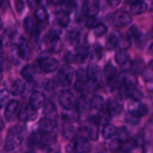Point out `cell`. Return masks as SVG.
Here are the masks:
<instances>
[{
	"mask_svg": "<svg viewBox=\"0 0 153 153\" xmlns=\"http://www.w3.org/2000/svg\"><path fill=\"white\" fill-rule=\"evenodd\" d=\"M24 137V129L19 126L13 127L7 132L4 142V149L12 151L22 143Z\"/></svg>",
	"mask_w": 153,
	"mask_h": 153,
	"instance_id": "6da1fadb",
	"label": "cell"
},
{
	"mask_svg": "<svg viewBox=\"0 0 153 153\" xmlns=\"http://www.w3.org/2000/svg\"><path fill=\"white\" fill-rule=\"evenodd\" d=\"M87 76L89 82V89L91 91H95L101 85L102 78L100 67L94 64H90L87 70Z\"/></svg>",
	"mask_w": 153,
	"mask_h": 153,
	"instance_id": "7a4b0ae2",
	"label": "cell"
},
{
	"mask_svg": "<svg viewBox=\"0 0 153 153\" xmlns=\"http://www.w3.org/2000/svg\"><path fill=\"white\" fill-rule=\"evenodd\" d=\"M73 79V70L68 65L61 67L55 78V83L61 86H69Z\"/></svg>",
	"mask_w": 153,
	"mask_h": 153,
	"instance_id": "3957f363",
	"label": "cell"
},
{
	"mask_svg": "<svg viewBox=\"0 0 153 153\" xmlns=\"http://www.w3.org/2000/svg\"><path fill=\"white\" fill-rule=\"evenodd\" d=\"M128 111L133 117L141 118L147 114L148 108L140 100H131L128 104Z\"/></svg>",
	"mask_w": 153,
	"mask_h": 153,
	"instance_id": "277c9868",
	"label": "cell"
},
{
	"mask_svg": "<svg viewBox=\"0 0 153 153\" xmlns=\"http://www.w3.org/2000/svg\"><path fill=\"white\" fill-rule=\"evenodd\" d=\"M136 85L135 77L128 72H125L120 75L117 80V87L123 93L131 87Z\"/></svg>",
	"mask_w": 153,
	"mask_h": 153,
	"instance_id": "5b68a950",
	"label": "cell"
},
{
	"mask_svg": "<svg viewBox=\"0 0 153 153\" xmlns=\"http://www.w3.org/2000/svg\"><path fill=\"white\" fill-rule=\"evenodd\" d=\"M132 21L131 15L124 10H117L112 16V22L116 27L123 28L131 24Z\"/></svg>",
	"mask_w": 153,
	"mask_h": 153,
	"instance_id": "8992f818",
	"label": "cell"
},
{
	"mask_svg": "<svg viewBox=\"0 0 153 153\" xmlns=\"http://www.w3.org/2000/svg\"><path fill=\"white\" fill-rule=\"evenodd\" d=\"M38 63L41 70L46 73L55 71L59 67V62L56 59L50 57L42 58L39 60Z\"/></svg>",
	"mask_w": 153,
	"mask_h": 153,
	"instance_id": "52a82bcc",
	"label": "cell"
},
{
	"mask_svg": "<svg viewBox=\"0 0 153 153\" xmlns=\"http://www.w3.org/2000/svg\"><path fill=\"white\" fill-rule=\"evenodd\" d=\"M104 76L107 80L109 87L114 89L117 88V70L114 66L108 64L104 69Z\"/></svg>",
	"mask_w": 153,
	"mask_h": 153,
	"instance_id": "ba28073f",
	"label": "cell"
},
{
	"mask_svg": "<svg viewBox=\"0 0 153 153\" xmlns=\"http://www.w3.org/2000/svg\"><path fill=\"white\" fill-rule=\"evenodd\" d=\"M37 110L32 108L30 105H27L26 104H23L21 106L20 109L18 113L19 120L22 122H25L28 120H33L37 117Z\"/></svg>",
	"mask_w": 153,
	"mask_h": 153,
	"instance_id": "9c48e42d",
	"label": "cell"
},
{
	"mask_svg": "<svg viewBox=\"0 0 153 153\" xmlns=\"http://www.w3.org/2000/svg\"><path fill=\"white\" fill-rule=\"evenodd\" d=\"M17 49L20 58L24 61H28L31 58V49L28 40L24 37L19 39L17 44Z\"/></svg>",
	"mask_w": 153,
	"mask_h": 153,
	"instance_id": "30bf717a",
	"label": "cell"
},
{
	"mask_svg": "<svg viewBox=\"0 0 153 153\" xmlns=\"http://www.w3.org/2000/svg\"><path fill=\"white\" fill-rule=\"evenodd\" d=\"M58 102L64 109L73 108L75 105L74 96L70 91H63L58 97Z\"/></svg>",
	"mask_w": 153,
	"mask_h": 153,
	"instance_id": "8fae6325",
	"label": "cell"
},
{
	"mask_svg": "<svg viewBox=\"0 0 153 153\" xmlns=\"http://www.w3.org/2000/svg\"><path fill=\"white\" fill-rule=\"evenodd\" d=\"M19 113V102L16 100H11L6 105L4 110V117L8 122H12L16 119Z\"/></svg>",
	"mask_w": 153,
	"mask_h": 153,
	"instance_id": "7c38bea8",
	"label": "cell"
},
{
	"mask_svg": "<svg viewBox=\"0 0 153 153\" xmlns=\"http://www.w3.org/2000/svg\"><path fill=\"white\" fill-rule=\"evenodd\" d=\"M45 101H46V97L43 93L40 91H34L30 96L28 103L32 108L38 110L44 105Z\"/></svg>",
	"mask_w": 153,
	"mask_h": 153,
	"instance_id": "4fadbf2b",
	"label": "cell"
},
{
	"mask_svg": "<svg viewBox=\"0 0 153 153\" xmlns=\"http://www.w3.org/2000/svg\"><path fill=\"white\" fill-rule=\"evenodd\" d=\"M123 110V104L119 99H111L108 102L107 111L111 117H117L120 114Z\"/></svg>",
	"mask_w": 153,
	"mask_h": 153,
	"instance_id": "5bb4252c",
	"label": "cell"
},
{
	"mask_svg": "<svg viewBox=\"0 0 153 153\" xmlns=\"http://www.w3.org/2000/svg\"><path fill=\"white\" fill-rule=\"evenodd\" d=\"M127 35H128V38L130 43H133V44L134 43L136 45L142 43L143 37H144L143 32L139 29L138 27L135 26V25H133L128 29Z\"/></svg>",
	"mask_w": 153,
	"mask_h": 153,
	"instance_id": "9a60e30c",
	"label": "cell"
},
{
	"mask_svg": "<svg viewBox=\"0 0 153 153\" xmlns=\"http://www.w3.org/2000/svg\"><path fill=\"white\" fill-rule=\"evenodd\" d=\"M88 76L87 72L84 69H79L76 72V81L75 83V89L78 92H82L86 86Z\"/></svg>",
	"mask_w": 153,
	"mask_h": 153,
	"instance_id": "2e32d148",
	"label": "cell"
},
{
	"mask_svg": "<svg viewBox=\"0 0 153 153\" xmlns=\"http://www.w3.org/2000/svg\"><path fill=\"white\" fill-rule=\"evenodd\" d=\"M47 43L51 51L54 52H59L63 49V42L58 35L50 33L47 37Z\"/></svg>",
	"mask_w": 153,
	"mask_h": 153,
	"instance_id": "e0dca14e",
	"label": "cell"
},
{
	"mask_svg": "<svg viewBox=\"0 0 153 153\" xmlns=\"http://www.w3.org/2000/svg\"><path fill=\"white\" fill-rule=\"evenodd\" d=\"M21 74L25 81L28 82H32L37 75V68L34 64H28L22 68Z\"/></svg>",
	"mask_w": 153,
	"mask_h": 153,
	"instance_id": "ac0fdd59",
	"label": "cell"
},
{
	"mask_svg": "<svg viewBox=\"0 0 153 153\" xmlns=\"http://www.w3.org/2000/svg\"><path fill=\"white\" fill-rule=\"evenodd\" d=\"M91 150V143L85 137H80L74 143V151L77 152H88Z\"/></svg>",
	"mask_w": 153,
	"mask_h": 153,
	"instance_id": "d6986e66",
	"label": "cell"
},
{
	"mask_svg": "<svg viewBox=\"0 0 153 153\" xmlns=\"http://www.w3.org/2000/svg\"><path fill=\"white\" fill-rule=\"evenodd\" d=\"M111 119V116L108 111H102L101 110V111H100L97 114L91 118V120L97 123L100 126H105L108 123Z\"/></svg>",
	"mask_w": 153,
	"mask_h": 153,
	"instance_id": "ffe728a7",
	"label": "cell"
},
{
	"mask_svg": "<svg viewBox=\"0 0 153 153\" xmlns=\"http://www.w3.org/2000/svg\"><path fill=\"white\" fill-rule=\"evenodd\" d=\"M84 12L88 15L89 17H96L100 11V4L97 0L91 1V2L85 3L83 7Z\"/></svg>",
	"mask_w": 153,
	"mask_h": 153,
	"instance_id": "44dd1931",
	"label": "cell"
},
{
	"mask_svg": "<svg viewBox=\"0 0 153 153\" xmlns=\"http://www.w3.org/2000/svg\"><path fill=\"white\" fill-rule=\"evenodd\" d=\"M54 129V121L47 117L42 118L39 123V130L41 134H50Z\"/></svg>",
	"mask_w": 153,
	"mask_h": 153,
	"instance_id": "7402d4cb",
	"label": "cell"
},
{
	"mask_svg": "<svg viewBox=\"0 0 153 153\" xmlns=\"http://www.w3.org/2000/svg\"><path fill=\"white\" fill-rule=\"evenodd\" d=\"M43 114H44L46 117L52 120V121H55V120L58 117L57 108L55 107V104L52 102H48L45 105L44 109H43Z\"/></svg>",
	"mask_w": 153,
	"mask_h": 153,
	"instance_id": "603a6c76",
	"label": "cell"
},
{
	"mask_svg": "<svg viewBox=\"0 0 153 153\" xmlns=\"http://www.w3.org/2000/svg\"><path fill=\"white\" fill-rule=\"evenodd\" d=\"M81 33L76 30H71L69 31L66 34L65 39L67 43L71 46H78L81 41Z\"/></svg>",
	"mask_w": 153,
	"mask_h": 153,
	"instance_id": "cb8c5ba5",
	"label": "cell"
},
{
	"mask_svg": "<svg viewBox=\"0 0 153 153\" xmlns=\"http://www.w3.org/2000/svg\"><path fill=\"white\" fill-rule=\"evenodd\" d=\"M39 21L36 18L28 16L25 19V25L27 31L31 34H37L39 31Z\"/></svg>",
	"mask_w": 153,
	"mask_h": 153,
	"instance_id": "d4e9b609",
	"label": "cell"
},
{
	"mask_svg": "<svg viewBox=\"0 0 153 153\" xmlns=\"http://www.w3.org/2000/svg\"><path fill=\"white\" fill-rule=\"evenodd\" d=\"M26 85L20 79L14 81L10 86V94L13 96H19L25 91Z\"/></svg>",
	"mask_w": 153,
	"mask_h": 153,
	"instance_id": "484cf974",
	"label": "cell"
},
{
	"mask_svg": "<svg viewBox=\"0 0 153 153\" xmlns=\"http://www.w3.org/2000/svg\"><path fill=\"white\" fill-rule=\"evenodd\" d=\"M147 10V5L143 1H136L132 3L130 7V11L133 15H139L144 13Z\"/></svg>",
	"mask_w": 153,
	"mask_h": 153,
	"instance_id": "4316f807",
	"label": "cell"
},
{
	"mask_svg": "<svg viewBox=\"0 0 153 153\" xmlns=\"http://www.w3.org/2000/svg\"><path fill=\"white\" fill-rule=\"evenodd\" d=\"M89 55V49L87 46H79L74 55V61L82 63L85 61Z\"/></svg>",
	"mask_w": 153,
	"mask_h": 153,
	"instance_id": "83f0119b",
	"label": "cell"
},
{
	"mask_svg": "<svg viewBox=\"0 0 153 153\" xmlns=\"http://www.w3.org/2000/svg\"><path fill=\"white\" fill-rule=\"evenodd\" d=\"M99 126L93 121L90 120V123L86 126L85 128L89 135L90 138L95 140H97L99 136Z\"/></svg>",
	"mask_w": 153,
	"mask_h": 153,
	"instance_id": "f1b7e54d",
	"label": "cell"
},
{
	"mask_svg": "<svg viewBox=\"0 0 153 153\" xmlns=\"http://www.w3.org/2000/svg\"><path fill=\"white\" fill-rule=\"evenodd\" d=\"M122 38L117 34H112L108 39L106 46L108 49H114L118 48L121 44Z\"/></svg>",
	"mask_w": 153,
	"mask_h": 153,
	"instance_id": "f546056e",
	"label": "cell"
},
{
	"mask_svg": "<svg viewBox=\"0 0 153 153\" xmlns=\"http://www.w3.org/2000/svg\"><path fill=\"white\" fill-rule=\"evenodd\" d=\"M77 8V3L75 0H65L61 4V11L70 14Z\"/></svg>",
	"mask_w": 153,
	"mask_h": 153,
	"instance_id": "4dcf8cb0",
	"label": "cell"
},
{
	"mask_svg": "<svg viewBox=\"0 0 153 153\" xmlns=\"http://www.w3.org/2000/svg\"><path fill=\"white\" fill-rule=\"evenodd\" d=\"M72 109H64V111L62 113V119L63 120L68 123L76 122L79 118L78 115V111H73Z\"/></svg>",
	"mask_w": 153,
	"mask_h": 153,
	"instance_id": "1f68e13d",
	"label": "cell"
},
{
	"mask_svg": "<svg viewBox=\"0 0 153 153\" xmlns=\"http://www.w3.org/2000/svg\"><path fill=\"white\" fill-rule=\"evenodd\" d=\"M76 110L81 113V112H85L90 107V102L88 101V98L85 96L79 97L76 102Z\"/></svg>",
	"mask_w": 153,
	"mask_h": 153,
	"instance_id": "d6a6232c",
	"label": "cell"
},
{
	"mask_svg": "<svg viewBox=\"0 0 153 153\" xmlns=\"http://www.w3.org/2000/svg\"><path fill=\"white\" fill-rule=\"evenodd\" d=\"M105 100L100 96H95L90 101V107L97 111L102 110L105 106Z\"/></svg>",
	"mask_w": 153,
	"mask_h": 153,
	"instance_id": "836d02e7",
	"label": "cell"
},
{
	"mask_svg": "<svg viewBox=\"0 0 153 153\" xmlns=\"http://www.w3.org/2000/svg\"><path fill=\"white\" fill-rule=\"evenodd\" d=\"M130 58V55L128 52L125 49H120L117 52L115 55V61L120 65H123L128 61Z\"/></svg>",
	"mask_w": 153,
	"mask_h": 153,
	"instance_id": "e575fe53",
	"label": "cell"
},
{
	"mask_svg": "<svg viewBox=\"0 0 153 153\" xmlns=\"http://www.w3.org/2000/svg\"><path fill=\"white\" fill-rule=\"evenodd\" d=\"M117 131V129L114 126L108 123L103 127L102 134V137L105 139H109L116 134Z\"/></svg>",
	"mask_w": 153,
	"mask_h": 153,
	"instance_id": "d590c367",
	"label": "cell"
},
{
	"mask_svg": "<svg viewBox=\"0 0 153 153\" xmlns=\"http://www.w3.org/2000/svg\"><path fill=\"white\" fill-rule=\"evenodd\" d=\"M137 145H138V143H137V140L128 139L123 143V144L121 145L120 149L123 152H131V151L134 150V149L137 148Z\"/></svg>",
	"mask_w": 153,
	"mask_h": 153,
	"instance_id": "8d00e7d4",
	"label": "cell"
},
{
	"mask_svg": "<svg viewBox=\"0 0 153 153\" xmlns=\"http://www.w3.org/2000/svg\"><path fill=\"white\" fill-rule=\"evenodd\" d=\"M70 14L60 11L56 14V21L58 25L61 27H66L70 22Z\"/></svg>",
	"mask_w": 153,
	"mask_h": 153,
	"instance_id": "74e56055",
	"label": "cell"
},
{
	"mask_svg": "<svg viewBox=\"0 0 153 153\" xmlns=\"http://www.w3.org/2000/svg\"><path fill=\"white\" fill-rule=\"evenodd\" d=\"M35 18L40 22H46L49 19V15H48L47 11L45 10L43 7H38L35 10Z\"/></svg>",
	"mask_w": 153,
	"mask_h": 153,
	"instance_id": "f35d334b",
	"label": "cell"
},
{
	"mask_svg": "<svg viewBox=\"0 0 153 153\" xmlns=\"http://www.w3.org/2000/svg\"><path fill=\"white\" fill-rule=\"evenodd\" d=\"M12 40L11 32H8L7 31H4L3 34L0 35V46L1 47H7L10 46Z\"/></svg>",
	"mask_w": 153,
	"mask_h": 153,
	"instance_id": "ab89813d",
	"label": "cell"
},
{
	"mask_svg": "<svg viewBox=\"0 0 153 153\" xmlns=\"http://www.w3.org/2000/svg\"><path fill=\"white\" fill-rule=\"evenodd\" d=\"M78 134V128L75 126H70L64 131V137L68 140H73Z\"/></svg>",
	"mask_w": 153,
	"mask_h": 153,
	"instance_id": "60d3db41",
	"label": "cell"
},
{
	"mask_svg": "<svg viewBox=\"0 0 153 153\" xmlns=\"http://www.w3.org/2000/svg\"><path fill=\"white\" fill-rule=\"evenodd\" d=\"M117 139L119 140L121 143H123L126 140H127L129 137V134L126 128L125 127H120L119 129L117 131Z\"/></svg>",
	"mask_w": 153,
	"mask_h": 153,
	"instance_id": "b9f144b4",
	"label": "cell"
},
{
	"mask_svg": "<svg viewBox=\"0 0 153 153\" xmlns=\"http://www.w3.org/2000/svg\"><path fill=\"white\" fill-rule=\"evenodd\" d=\"M9 97H10V93L7 90H0V109L3 108L7 104Z\"/></svg>",
	"mask_w": 153,
	"mask_h": 153,
	"instance_id": "7bdbcfd3",
	"label": "cell"
},
{
	"mask_svg": "<svg viewBox=\"0 0 153 153\" xmlns=\"http://www.w3.org/2000/svg\"><path fill=\"white\" fill-rule=\"evenodd\" d=\"M94 29V33H95L96 35L98 36V37H101V36L104 35V34H105L108 28L104 24L100 23L97 26H96Z\"/></svg>",
	"mask_w": 153,
	"mask_h": 153,
	"instance_id": "ee69618b",
	"label": "cell"
},
{
	"mask_svg": "<svg viewBox=\"0 0 153 153\" xmlns=\"http://www.w3.org/2000/svg\"><path fill=\"white\" fill-rule=\"evenodd\" d=\"M100 23V21H99L97 18L91 16V17H89V19L87 20L86 26L89 28H94Z\"/></svg>",
	"mask_w": 153,
	"mask_h": 153,
	"instance_id": "f6af8a7d",
	"label": "cell"
},
{
	"mask_svg": "<svg viewBox=\"0 0 153 153\" xmlns=\"http://www.w3.org/2000/svg\"><path fill=\"white\" fill-rule=\"evenodd\" d=\"M55 82L49 80V79H45L43 82V88L46 90V91H51L53 88H54L55 87L54 86V83Z\"/></svg>",
	"mask_w": 153,
	"mask_h": 153,
	"instance_id": "bcb514c9",
	"label": "cell"
},
{
	"mask_svg": "<svg viewBox=\"0 0 153 153\" xmlns=\"http://www.w3.org/2000/svg\"><path fill=\"white\" fill-rule=\"evenodd\" d=\"M121 142L119 140L116 139V140H113V141L111 142L110 143V149L111 151H117L118 149H120L121 147Z\"/></svg>",
	"mask_w": 153,
	"mask_h": 153,
	"instance_id": "7dc6e473",
	"label": "cell"
},
{
	"mask_svg": "<svg viewBox=\"0 0 153 153\" xmlns=\"http://www.w3.org/2000/svg\"><path fill=\"white\" fill-rule=\"evenodd\" d=\"M121 0H107V2L111 7H116L120 4Z\"/></svg>",
	"mask_w": 153,
	"mask_h": 153,
	"instance_id": "c3c4849f",
	"label": "cell"
},
{
	"mask_svg": "<svg viewBox=\"0 0 153 153\" xmlns=\"http://www.w3.org/2000/svg\"><path fill=\"white\" fill-rule=\"evenodd\" d=\"M4 52H3V49L1 48V46H0V66L4 64Z\"/></svg>",
	"mask_w": 153,
	"mask_h": 153,
	"instance_id": "681fc988",
	"label": "cell"
},
{
	"mask_svg": "<svg viewBox=\"0 0 153 153\" xmlns=\"http://www.w3.org/2000/svg\"><path fill=\"white\" fill-rule=\"evenodd\" d=\"M27 1H28V4H29L31 7H34V6L37 5L41 0H27Z\"/></svg>",
	"mask_w": 153,
	"mask_h": 153,
	"instance_id": "f907efd6",
	"label": "cell"
},
{
	"mask_svg": "<svg viewBox=\"0 0 153 153\" xmlns=\"http://www.w3.org/2000/svg\"><path fill=\"white\" fill-rule=\"evenodd\" d=\"M94 51L96 52V54H97V57H98V58L100 59V58L102 57V47H100V46H97L96 47V49L94 48Z\"/></svg>",
	"mask_w": 153,
	"mask_h": 153,
	"instance_id": "816d5d0a",
	"label": "cell"
},
{
	"mask_svg": "<svg viewBox=\"0 0 153 153\" xmlns=\"http://www.w3.org/2000/svg\"><path fill=\"white\" fill-rule=\"evenodd\" d=\"M64 1H65V0H51V2L53 4H55V5H58V4L61 5Z\"/></svg>",
	"mask_w": 153,
	"mask_h": 153,
	"instance_id": "f5cc1de1",
	"label": "cell"
},
{
	"mask_svg": "<svg viewBox=\"0 0 153 153\" xmlns=\"http://www.w3.org/2000/svg\"><path fill=\"white\" fill-rule=\"evenodd\" d=\"M4 122H3L2 119H1V116H0V131H1V130L4 128Z\"/></svg>",
	"mask_w": 153,
	"mask_h": 153,
	"instance_id": "db71d44e",
	"label": "cell"
},
{
	"mask_svg": "<svg viewBox=\"0 0 153 153\" xmlns=\"http://www.w3.org/2000/svg\"><path fill=\"white\" fill-rule=\"evenodd\" d=\"M149 53L151 54V55H153V43L150 45V46H149Z\"/></svg>",
	"mask_w": 153,
	"mask_h": 153,
	"instance_id": "11a10c76",
	"label": "cell"
},
{
	"mask_svg": "<svg viewBox=\"0 0 153 153\" xmlns=\"http://www.w3.org/2000/svg\"><path fill=\"white\" fill-rule=\"evenodd\" d=\"M126 2L130 3V4H132V3L136 2V1H142V0H126Z\"/></svg>",
	"mask_w": 153,
	"mask_h": 153,
	"instance_id": "9f6ffc18",
	"label": "cell"
},
{
	"mask_svg": "<svg viewBox=\"0 0 153 153\" xmlns=\"http://www.w3.org/2000/svg\"><path fill=\"white\" fill-rule=\"evenodd\" d=\"M3 78V71H2V68H1V66H0V81Z\"/></svg>",
	"mask_w": 153,
	"mask_h": 153,
	"instance_id": "6f0895ef",
	"label": "cell"
},
{
	"mask_svg": "<svg viewBox=\"0 0 153 153\" xmlns=\"http://www.w3.org/2000/svg\"><path fill=\"white\" fill-rule=\"evenodd\" d=\"M149 67H150L151 70L153 71V60L152 61H151L150 62H149Z\"/></svg>",
	"mask_w": 153,
	"mask_h": 153,
	"instance_id": "680465c9",
	"label": "cell"
},
{
	"mask_svg": "<svg viewBox=\"0 0 153 153\" xmlns=\"http://www.w3.org/2000/svg\"><path fill=\"white\" fill-rule=\"evenodd\" d=\"M2 26H3V22H2V21H1V18H0V30L2 28Z\"/></svg>",
	"mask_w": 153,
	"mask_h": 153,
	"instance_id": "91938a15",
	"label": "cell"
},
{
	"mask_svg": "<svg viewBox=\"0 0 153 153\" xmlns=\"http://www.w3.org/2000/svg\"><path fill=\"white\" fill-rule=\"evenodd\" d=\"M151 36H152V37H153V26L152 28V30H151Z\"/></svg>",
	"mask_w": 153,
	"mask_h": 153,
	"instance_id": "94428289",
	"label": "cell"
},
{
	"mask_svg": "<svg viewBox=\"0 0 153 153\" xmlns=\"http://www.w3.org/2000/svg\"><path fill=\"white\" fill-rule=\"evenodd\" d=\"M151 10H152V11L153 12V3H152V7H151Z\"/></svg>",
	"mask_w": 153,
	"mask_h": 153,
	"instance_id": "6125c7cd",
	"label": "cell"
}]
</instances>
